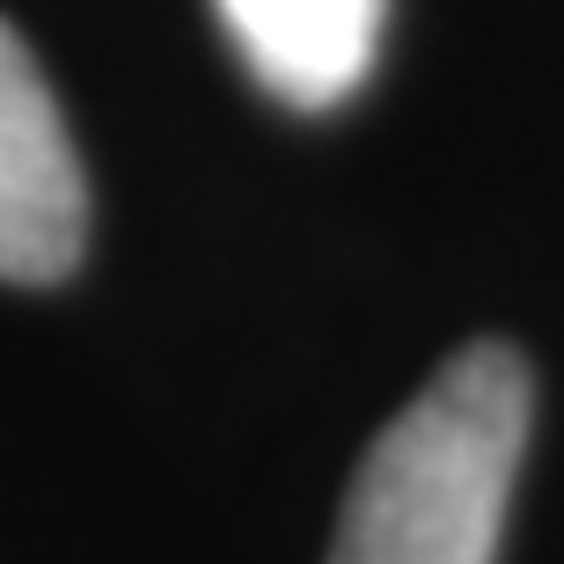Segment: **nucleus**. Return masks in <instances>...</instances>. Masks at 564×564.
Returning a JSON list of instances; mask_svg holds the SVG:
<instances>
[{"label": "nucleus", "mask_w": 564, "mask_h": 564, "mask_svg": "<svg viewBox=\"0 0 564 564\" xmlns=\"http://www.w3.org/2000/svg\"><path fill=\"white\" fill-rule=\"evenodd\" d=\"M535 381L499 337L462 345L367 447L330 564H499Z\"/></svg>", "instance_id": "f257e3e1"}, {"label": "nucleus", "mask_w": 564, "mask_h": 564, "mask_svg": "<svg viewBox=\"0 0 564 564\" xmlns=\"http://www.w3.org/2000/svg\"><path fill=\"white\" fill-rule=\"evenodd\" d=\"M88 184L30 44L0 22V279L52 286L82 264Z\"/></svg>", "instance_id": "f03ea898"}, {"label": "nucleus", "mask_w": 564, "mask_h": 564, "mask_svg": "<svg viewBox=\"0 0 564 564\" xmlns=\"http://www.w3.org/2000/svg\"><path fill=\"white\" fill-rule=\"evenodd\" d=\"M235 52L293 110L345 104L381 44V0H220Z\"/></svg>", "instance_id": "7ed1b4c3"}]
</instances>
